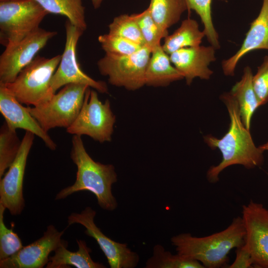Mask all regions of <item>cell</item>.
Returning <instances> with one entry per match:
<instances>
[{
    "label": "cell",
    "instance_id": "obj_1",
    "mask_svg": "<svg viewBox=\"0 0 268 268\" xmlns=\"http://www.w3.org/2000/svg\"><path fill=\"white\" fill-rule=\"evenodd\" d=\"M220 99L227 108L230 123L228 131L220 138L211 134L204 136L205 143L212 149H219L222 155L219 163L210 166L206 172L210 183H217L220 173L232 165H240L250 169L260 167L264 162V151L255 145L250 130L244 125L234 96L230 92H225Z\"/></svg>",
    "mask_w": 268,
    "mask_h": 268
},
{
    "label": "cell",
    "instance_id": "obj_2",
    "mask_svg": "<svg viewBox=\"0 0 268 268\" xmlns=\"http://www.w3.org/2000/svg\"><path fill=\"white\" fill-rule=\"evenodd\" d=\"M70 157L77 167L74 184L61 190L55 197L62 200L73 193L88 191L93 194L100 207L113 211L118 202L112 193V186L116 183L117 174L112 164L95 161L87 152L81 136L73 135Z\"/></svg>",
    "mask_w": 268,
    "mask_h": 268
},
{
    "label": "cell",
    "instance_id": "obj_3",
    "mask_svg": "<svg viewBox=\"0 0 268 268\" xmlns=\"http://www.w3.org/2000/svg\"><path fill=\"white\" fill-rule=\"evenodd\" d=\"M245 236L242 218L238 216L220 232L202 237L181 233L172 237L171 242L178 254L199 262L204 268H219L227 263L233 249L244 244Z\"/></svg>",
    "mask_w": 268,
    "mask_h": 268
},
{
    "label": "cell",
    "instance_id": "obj_4",
    "mask_svg": "<svg viewBox=\"0 0 268 268\" xmlns=\"http://www.w3.org/2000/svg\"><path fill=\"white\" fill-rule=\"evenodd\" d=\"M61 57L58 55L46 58L36 56L13 82L3 84L21 104L35 106L44 103L55 94L51 80Z\"/></svg>",
    "mask_w": 268,
    "mask_h": 268
},
{
    "label": "cell",
    "instance_id": "obj_5",
    "mask_svg": "<svg viewBox=\"0 0 268 268\" xmlns=\"http://www.w3.org/2000/svg\"><path fill=\"white\" fill-rule=\"evenodd\" d=\"M89 86L70 83L63 87L47 102L28 109L48 132L55 128H68L77 117Z\"/></svg>",
    "mask_w": 268,
    "mask_h": 268
},
{
    "label": "cell",
    "instance_id": "obj_6",
    "mask_svg": "<svg viewBox=\"0 0 268 268\" xmlns=\"http://www.w3.org/2000/svg\"><path fill=\"white\" fill-rule=\"evenodd\" d=\"M48 14L35 0H0V41L17 43L39 28Z\"/></svg>",
    "mask_w": 268,
    "mask_h": 268
},
{
    "label": "cell",
    "instance_id": "obj_7",
    "mask_svg": "<svg viewBox=\"0 0 268 268\" xmlns=\"http://www.w3.org/2000/svg\"><path fill=\"white\" fill-rule=\"evenodd\" d=\"M151 52V49L145 46L129 55L105 53L97 62L98 68L112 85L135 90L145 85V72Z\"/></svg>",
    "mask_w": 268,
    "mask_h": 268
},
{
    "label": "cell",
    "instance_id": "obj_8",
    "mask_svg": "<svg viewBox=\"0 0 268 268\" xmlns=\"http://www.w3.org/2000/svg\"><path fill=\"white\" fill-rule=\"evenodd\" d=\"M115 122L110 101L102 102L96 91L88 88L77 117L66 131L73 135H87L100 143L109 142Z\"/></svg>",
    "mask_w": 268,
    "mask_h": 268
},
{
    "label": "cell",
    "instance_id": "obj_9",
    "mask_svg": "<svg viewBox=\"0 0 268 268\" xmlns=\"http://www.w3.org/2000/svg\"><path fill=\"white\" fill-rule=\"evenodd\" d=\"M66 43L59 65L51 80V86L54 93L57 90L70 83L87 85L101 93H107L106 82L96 80L84 72L76 58L78 40L83 31L67 20L65 23Z\"/></svg>",
    "mask_w": 268,
    "mask_h": 268
},
{
    "label": "cell",
    "instance_id": "obj_10",
    "mask_svg": "<svg viewBox=\"0 0 268 268\" xmlns=\"http://www.w3.org/2000/svg\"><path fill=\"white\" fill-rule=\"evenodd\" d=\"M57 34L56 31L39 27L19 42L6 46L0 56V83L13 82L21 70Z\"/></svg>",
    "mask_w": 268,
    "mask_h": 268
},
{
    "label": "cell",
    "instance_id": "obj_11",
    "mask_svg": "<svg viewBox=\"0 0 268 268\" xmlns=\"http://www.w3.org/2000/svg\"><path fill=\"white\" fill-rule=\"evenodd\" d=\"M96 214L90 206L80 213L72 212L67 217V226L75 223L83 226L85 234L96 240L111 268H135L139 260L138 255L128 248L127 244L116 242L103 233L95 223Z\"/></svg>",
    "mask_w": 268,
    "mask_h": 268
},
{
    "label": "cell",
    "instance_id": "obj_12",
    "mask_svg": "<svg viewBox=\"0 0 268 268\" xmlns=\"http://www.w3.org/2000/svg\"><path fill=\"white\" fill-rule=\"evenodd\" d=\"M242 213L244 245L251 254L254 268H268V209L251 200L243 205Z\"/></svg>",
    "mask_w": 268,
    "mask_h": 268
},
{
    "label": "cell",
    "instance_id": "obj_13",
    "mask_svg": "<svg viewBox=\"0 0 268 268\" xmlns=\"http://www.w3.org/2000/svg\"><path fill=\"white\" fill-rule=\"evenodd\" d=\"M34 135L26 131L19 152L7 171L0 180V204L12 215L21 213L25 206L23 184L27 157L33 144Z\"/></svg>",
    "mask_w": 268,
    "mask_h": 268
},
{
    "label": "cell",
    "instance_id": "obj_14",
    "mask_svg": "<svg viewBox=\"0 0 268 268\" xmlns=\"http://www.w3.org/2000/svg\"><path fill=\"white\" fill-rule=\"evenodd\" d=\"M66 229L59 231L53 225L48 226L41 237L23 246L13 255L0 260V268H43L49 262L50 254L67 243L62 239Z\"/></svg>",
    "mask_w": 268,
    "mask_h": 268
},
{
    "label": "cell",
    "instance_id": "obj_15",
    "mask_svg": "<svg viewBox=\"0 0 268 268\" xmlns=\"http://www.w3.org/2000/svg\"><path fill=\"white\" fill-rule=\"evenodd\" d=\"M0 112L7 125L16 130L22 129L40 137L45 145L55 150L57 144L29 112L4 84L0 83Z\"/></svg>",
    "mask_w": 268,
    "mask_h": 268
},
{
    "label": "cell",
    "instance_id": "obj_16",
    "mask_svg": "<svg viewBox=\"0 0 268 268\" xmlns=\"http://www.w3.org/2000/svg\"><path fill=\"white\" fill-rule=\"evenodd\" d=\"M215 50L211 45L187 47L172 53L169 57L190 85L195 78L204 80L210 78L213 71L208 66L216 60Z\"/></svg>",
    "mask_w": 268,
    "mask_h": 268
},
{
    "label": "cell",
    "instance_id": "obj_17",
    "mask_svg": "<svg viewBox=\"0 0 268 268\" xmlns=\"http://www.w3.org/2000/svg\"><path fill=\"white\" fill-rule=\"evenodd\" d=\"M268 50V0H263L260 13L252 22L241 48L232 57L222 61V69L226 76H233L240 59L249 52Z\"/></svg>",
    "mask_w": 268,
    "mask_h": 268
},
{
    "label": "cell",
    "instance_id": "obj_18",
    "mask_svg": "<svg viewBox=\"0 0 268 268\" xmlns=\"http://www.w3.org/2000/svg\"><path fill=\"white\" fill-rule=\"evenodd\" d=\"M184 78L182 74L171 65L168 55L162 45L153 49L145 75V85L153 87L167 86Z\"/></svg>",
    "mask_w": 268,
    "mask_h": 268
},
{
    "label": "cell",
    "instance_id": "obj_19",
    "mask_svg": "<svg viewBox=\"0 0 268 268\" xmlns=\"http://www.w3.org/2000/svg\"><path fill=\"white\" fill-rule=\"evenodd\" d=\"M78 250L71 252L67 249V243L62 245L49 256L46 268H67L73 266L77 268H105L103 264L94 262L90 256L91 249L83 240L76 239Z\"/></svg>",
    "mask_w": 268,
    "mask_h": 268
},
{
    "label": "cell",
    "instance_id": "obj_20",
    "mask_svg": "<svg viewBox=\"0 0 268 268\" xmlns=\"http://www.w3.org/2000/svg\"><path fill=\"white\" fill-rule=\"evenodd\" d=\"M253 76L251 68L248 66L245 67L241 79L234 84L230 91L237 101L244 125L249 130L252 116L261 106L254 89Z\"/></svg>",
    "mask_w": 268,
    "mask_h": 268
},
{
    "label": "cell",
    "instance_id": "obj_21",
    "mask_svg": "<svg viewBox=\"0 0 268 268\" xmlns=\"http://www.w3.org/2000/svg\"><path fill=\"white\" fill-rule=\"evenodd\" d=\"M204 36V31L200 30L197 21L188 18L182 21L172 34L165 38L162 47L168 55H170L182 48L200 46Z\"/></svg>",
    "mask_w": 268,
    "mask_h": 268
},
{
    "label": "cell",
    "instance_id": "obj_22",
    "mask_svg": "<svg viewBox=\"0 0 268 268\" xmlns=\"http://www.w3.org/2000/svg\"><path fill=\"white\" fill-rule=\"evenodd\" d=\"M148 8L154 20L165 31L178 22L188 10L186 0H150Z\"/></svg>",
    "mask_w": 268,
    "mask_h": 268
},
{
    "label": "cell",
    "instance_id": "obj_23",
    "mask_svg": "<svg viewBox=\"0 0 268 268\" xmlns=\"http://www.w3.org/2000/svg\"><path fill=\"white\" fill-rule=\"evenodd\" d=\"M48 13L65 16L72 24L83 31L87 24L82 0H35Z\"/></svg>",
    "mask_w": 268,
    "mask_h": 268
},
{
    "label": "cell",
    "instance_id": "obj_24",
    "mask_svg": "<svg viewBox=\"0 0 268 268\" xmlns=\"http://www.w3.org/2000/svg\"><path fill=\"white\" fill-rule=\"evenodd\" d=\"M146 268H204L199 262L177 253L173 255L160 245H155Z\"/></svg>",
    "mask_w": 268,
    "mask_h": 268
},
{
    "label": "cell",
    "instance_id": "obj_25",
    "mask_svg": "<svg viewBox=\"0 0 268 268\" xmlns=\"http://www.w3.org/2000/svg\"><path fill=\"white\" fill-rule=\"evenodd\" d=\"M21 144L16 130L3 123L0 130V178L16 158Z\"/></svg>",
    "mask_w": 268,
    "mask_h": 268
},
{
    "label": "cell",
    "instance_id": "obj_26",
    "mask_svg": "<svg viewBox=\"0 0 268 268\" xmlns=\"http://www.w3.org/2000/svg\"><path fill=\"white\" fill-rule=\"evenodd\" d=\"M138 24L146 46L152 51L160 45V41L168 35V31L161 29L153 19L148 8L139 13L133 14Z\"/></svg>",
    "mask_w": 268,
    "mask_h": 268
},
{
    "label": "cell",
    "instance_id": "obj_27",
    "mask_svg": "<svg viewBox=\"0 0 268 268\" xmlns=\"http://www.w3.org/2000/svg\"><path fill=\"white\" fill-rule=\"evenodd\" d=\"M110 34L120 36L141 47L146 46L137 23L133 14H122L115 17L109 25Z\"/></svg>",
    "mask_w": 268,
    "mask_h": 268
},
{
    "label": "cell",
    "instance_id": "obj_28",
    "mask_svg": "<svg viewBox=\"0 0 268 268\" xmlns=\"http://www.w3.org/2000/svg\"><path fill=\"white\" fill-rule=\"evenodd\" d=\"M212 0H186L188 11L194 10L200 16L204 26L205 36L215 49L220 47L219 36L212 20L211 3Z\"/></svg>",
    "mask_w": 268,
    "mask_h": 268
},
{
    "label": "cell",
    "instance_id": "obj_29",
    "mask_svg": "<svg viewBox=\"0 0 268 268\" xmlns=\"http://www.w3.org/2000/svg\"><path fill=\"white\" fill-rule=\"evenodd\" d=\"M5 209L0 204V260L13 255L23 247L17 234L12 228H8L4 224L3 218Z\"/></svg>",
    "mask_w": 268,
    "mask_h": 268
},
{
    "label": "cell",
    "instance_id": "obj_30",
    "mask_svg": "<svg viewBox=\"0 0 268 268\" xmlns=\"http://www.w3.org/2000/svg\"><path fill=\"white\" fill-rule=\"evenodd\" d=\"M98 40L103 50L107 53L129 55L143 47L128 39L109 33L100 35Z\"/></svg>",
    "mask_w": 268,
    "mask_h": 268
},
{
    "label": "cell",
    "instance_id": "obj_31",
    "mask_svg": "<svg viewBox=\"0 0 268 268\" xmlns=\"http://www.w3.org/2000/svg\"><path fill=\"white\" fill-rule=\"evenodd\" d=\"M254 91L261 106L268 102V56L264 59L257 72L253 76Z\"/></svg>",
    "mask_w": 268,
    "mask_h": 268
},
{
    "label": "cell",
    "instance_id": "obj_32",
    "mask_svg": "<svg viewBox=\"0 0 268 268\" xmlns=\"http://www.w3.org/2000/svg\"><path fill=\"white\" fill-rule=\"evenodd\" d=\"M228 268H254L253 260L251 254L244 244L236 248L235 259Z\"/></svg>",
    "mask_w": 268,
    "mask_h": 268
},
{
    "label": "cell",
    "instance_id": "obj_33",
    "mask_svg": "<svg viewBox=\"0 0 268 268\" xmlns=\"http://www.w3.org/2000/svg\"><path fill=\"white\" fill-rule=\"evenodd\" d=\"M93 6L95 9L98 8L101 5L103 0H91Z\"/></svg>",
    "mask_w": 268,
    "mask_h": 268
},
{
    "label": "cell",
    "instance_id": "obj_34",
    "mask_svg": "<svg viewBox=\"0 0 268 268\" xmlns=\"http://www.w3.org/2000/svg\"><path fill=\"white\" fill-rule=\"evenodd\" d=\"M263 151H268V141L259 146Z\"/></svg>",
    "mask_w": 268,
    "mask_h": 268
},
{
    "label": "cell",
    "instance_id": "obj_35",
    "mask_svg": "<svg viewBox=\"0 0 268 268\" xmlns=\"http://www.w3.org/2000/svg\"></svg>",
    "mask_w": 268,
    "mask_h": 268
}]
</instances>
